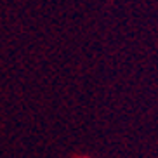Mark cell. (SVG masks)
<instances>
[{
	"instance_id": "obj_1",
	"label": "cell",
	"mask_w": 158,
	"mask_h": 158,
	"mask_svg": "<svg viewBox=\"0 0 158 158\" xmlns=\"http://www.w3.org/2000/svg\"><path fill=\"white\" fill-rule=\"evenodd\" d=\"M84 158H87V156H84Z\"/></svg>"
}]
</instances>
